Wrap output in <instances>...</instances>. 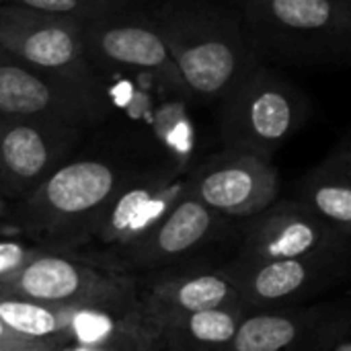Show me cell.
<instances>
[{
	"label": "cell",
	"mask_w": 351,
	"mask_h": 351,
	"mask_svg": "<svg viewBox=\"0 0 351 351\" xmlns=\"http://www.w3.org/2000/svg\"><path fill=\"white\" fill-rule=\"evenodd\" d=\"M152 16L191 101L218 105L261 64L230 2L156 0Z\"/></svg>",
	"instance_id": "cell-1"
},
{
	"label": "cell",
	"mask_w": 351,
	"mask_h": 351,
	"mask_svg": "<svg viewBox=\"0 0 351 351\" xmlns=\"http://www.w3.org/2000/svg\"><path fill=\"white\" fill-rule=\"evenodd\" d=\"M144 167L99 154L64 162L25 199L10 206L8 224L19 237L53 251H78L115 193Z\"/></svg>",
	"instance_id": "cell-2"
},
{
	"label": "cell",
	"mask_w": 351,
	"mask_h": 351,
	"mask_svg": "<svg viewBox=\"0 0 351 351\" xmlns=\"http://www.w3.org/2000/svg\"><path fill=\"white\" fill-rule=\"evenodd\" d=\"M263 64H339L351 51V0H228Z\"/></svg>",
	"instance_id": "cell-3"
},
{
	"label": "cell",
	"mask_w": 351,
	"mask_h": 351,
	"mask_svg": "<svg viewBox=\"0 0 351 351\" xmlns=\"http://www.w3.org/2000/svg\"><path fill=\"white\" fill-rule=\"evenodd\" d=\"M308 117L306 93L261 62L218 103V134L226 150L274 160V154L306 125Z\"/></svg>",
	"instance_id": "cell-4"
},
{
	"label": "cell",
	"mask_w": 351,
	"mask_h": 351,
	"mask_svg": "<svg viewBox=\"0 0 351 351\" xmlns=\"http://www.w3.org/2000/svg\"><path fill=\"white\" fill-rule=\"evenodd\" d=\"M237 234V222L228 220L185 191L169 212L132 245L105 255L95 265L115 274H152L189 263L208 261V253Z\"/></svg>",
	"instance_id": "cell-5"
},
{
	"label": "cell",
	"mask_w": 351,
	"mask_h": 351,
	"mask_svg": "<svg viewBox=\"0 0 351 351\" xmlns=\"http://www.w3.org/2000/svg\"><path fill=\"white\" fill-rule=\"evenodd\" d=\"M187 191V169L179 162L144 167L132 177L97 218L86 243L72 255L95 263L148 232Z\"/></svg>",
	"instance_id": "cell-6"
},
{
	"label": "cell",
	"mask_w": 351,
	"mask_h": 351,
	"mask_svg": "<svg viewBox=\"0 0 351 351\" xmlns=\"http://www.w3.org/2000/svg\"><path fill=\"white\" fill-rule=\"evenodd\" d=\"M350 255L257 259L234 253L220 263L247 313L311 302L350 276Z\"/></svg>",
	"instance_id": "cell-7"
},
{
	"label": "cell",
	"mask_w": 351,
	"mask_h": 351,
	"mask_svg": "<svg viewBox=\"0 0 351 351\" xmlns=\"http://www.w3.org/2000/svg\"><path fill=\"white\" fill-rule=\"evenodd\" d=\"M0 49L49 76L107 88V78L86 56L80 23L0 4Z\"/></svg>",
	"instance_id": "cell-8"
},
{
	"label": "cell",
	"mask_w": 351,
	"mask_h": 351,
	"mask_svg": "<svg viewBox=\"0 0 351 351\" xmlns=\"http://www.w3.org/2000/svg\"><path fill=\"white\" fill-rule=\"evenodd\" d=\"M109 113V88L49 76L0 49V119H60L93 130Z\"/></svg>",
	"instance_id": "cell-9"
},
{
	"label": "cell",
	"mask_w": 351,
	"mask_h": 351,
	"mask_svg": "<svg viewBox=\"0 0 351 351\" xmlns=\"http://www.w3.org/2000/svg\"><path fill=\"white\" fill-rule=\"evenodd\" d=\"M88 60L99 72H132L156 78L189 99L150 8H130L82 25ZM191 101V99H189Z\"/></svg>",
	"instance_id": "cell-10"
},
{
	"label": "cell",
	"mask_w": 351,
	"mask_h": 351,
	"mask_svg": "<svg viewBox=\"0 0 351 351\" xmlns=\"http://www.w3.org/2000/svg\"><path fill=\"white\" fill-rule=\"evenodd\" d=\"M88 130L60 119H0V195L12 206L68 162Z\"/></svg>",
	"instance_id": "cell-11"
},
{
	"label": "cell",
	"mask_w": 351,
	"mask_h": 351,
	"mask_svg": "<svg viewBox=\"0 0 351 351\" xmlns=\"http://www.w3.org/2000/svg\"><path fill=\"white\" fill-rule=\"evenodd\" d=\"M187 191L212 212L241 222L280 199V173L271 158L224 148L187 171Z\"/></svg>",
	"instance_id": "cell-12"
},
{
	"label": "cell",
	"mask_w": 351,
	"mask_h": 351,
	"mask_svg": "<svg viewBox=\"0 0 351 351\" xmlns=\"http://www.w3.org/2000/svg\"><path fill=\"white\" fill-rule=\"evenodd\" d=\"M350 302L247 313L228 351H333L350 335Z\"/></svg>",
	"instance_id": "cell-13"
},
{
	"label": "cell",
	"mask_w": 351,
	"mask_h": 351,
	"mask_svg": "<svg viewBox=\"0 0 351 351\" xmlns=\"http://www.w3.org/2000/svg\"><path fill=\"white\" fill-rule=\"evenodd\" d=\"M239 255L257 259H296L313 255H350L341 239L296 199H276L259 214L237 222Z\"/></svg>",
	"instance_id": "cell-14"
},
{
	"label": "cell",
	"mask_w": 351,
	"mask_h": 351,
	"mask_svg": "<svg viewBox=\"0 0 351 351\" xmlns=\"http://www.w3.org/2000/svg\"><path fill=\"white\" fill-rule=\"evenodd\" d=\"M136 276L138 300L148 321L158 327L167 321L212 308L243 306L239 292L220 265L210 261Z\"/></svg>",
	"instance_id": "cell-15"
},
{
	"label": "cell",
	"mask_w": 351,
	"mask_h": 351,
	"mask_svg": "<svg viewBox=\"0 0 351 351\" xmlns=\"http://www.w3.org/2000/svg\"><path fill=\"white\" fill-rule=\"evenodd\" d=\"M134 280V276L109 271L72 253L43 249L19 274L0 284V290L56 306H74L115 292Z\"/></svg>",
	"instance_id": "cell-16"
},
{
	"label": "cell",
	"mask_w": 351,
	"mask_h": 351,
	"mask_svg": "<svg viewBox=\"0 0 351 351\" xmlns=\"http://www.w3.org/2000/svg\"><path fill=\"white\" fill-rule=\"evenodd\" d=\"M302 208L323 220L341 239L351 241V138L346 134L294 189Z\"/></svg>",
	"instance_id": "cell-17"
},
{
	"label": "cell",
	"mask_w": 351,
	"mask_h": 351,
	"mask_svg": "<svg viewBox=\"0 0 351 351\" xmlns=\"http://www.w3.org/2000/svg\"><path fill=\"white\" fill-rule=\"evenodd\" d=\"M247 311L212 308L185 315L156 327L160 351H228Z\"/></svg>",
	"instance_id": "cell-18"
},
{
	"label": "cell",
	"mask_w": 351,
	"mask_h": 351,
	"mask_svg": "<svg viewBox=\"0 0 351 351\" xmlns=\"http://www.w3.org/2000/svg\"><path fill=\"white\" fill-rule=\"evenodd\" d=\"M0 321L29 343H66L70 306H56L0 290Z\"/></svg>",
	"instance_id": "cell-19"
},
{
	"label": "cell",
	"mask_w": 351,
	"mask_h": 351,
	"mask_svg": "<svg viewBox=\"0 0 351 351\" xmlns=\"http://www.w3.org/2000/svg\"><path fill=\"white\" fill-rule=\"evenodd\" d=\"M4 6H19L33 12L86 25L111 12L130 8H150L152 0H0Z\"/></svg>",
	"instance_id": "cell-20"
},
{
	"label": "cell",
	"mask_w": 351,
	"mask_h": 351,
	"mask_svg": "<svg viewBox=\"0 0 351 351\" xmlns=\"http://www.w3.org/2000/svg\"><path fill=\"white\" fill-rule=\"evenodd\" d=\"M43 249L47 247L37 245L25 237H2L0 239V284L8 282L14 274H19Z\"/></svg>",
	"instance_id": "cell-21"
},
{
	"label": "cell",
	"mask_w": 351,
	"mask_h": 351,
	"mask_svg": "<svg viewBox=\"0 0 351 351\" xmlns=\"http://www.w3.org/2000/svg\"><path fill=\"white\" fill-rule=\"evenodd\" d=\"M56 351H160L158 343H138V346H101V348H82L64 343Z\"/></svg>",
	"instance_id": "cell-22"
},
{
	"label": "cell",
	"mask_w": 351,
	"mask_h": 351,
	"mask_svg": "<svg viewBox=\"0 0 351 351\" xmlns=\"http://www.w3.org/2000/svg\"><path fill=\"white\" fill-rule=\"evenodd\" d=\"M60 346L53 343H37V346H12V343H0V351H56Z\"/></svg>",
	"instance_id": "cell-23"
},
{
	"label": "cell",
	"mask_w": 351,
	"mask_h": 351,
	"mask_svg": "<svg viewBox=\"0 0 351 351\" xmlns=\"http://www.w3.org/2000/svg\"><path fill=\"white\" fill-rule=\"evenodd\" d=\"M0 343H12V346H37V343H29L25 339H21L19 335H14L2 321H0ZM56 346V343H53Z\"/></svg>",
	"instance_id": "cell-24"
},
{
	"label": "cell",
	"mask_w": 351,
	"mask_h": 351,
	"mask_svg": "<svg viewBox=\"0 0 351 351\" xmlns=\"http://www.w3.org/2000/svg\"><path fill=\"white\" fill-rule=\"evenodd\" d=\"M8 214H10V204L0 195V226L8 224Z\"/></svg>",
	"instance_id": "cell-25"
}]
</instances>
